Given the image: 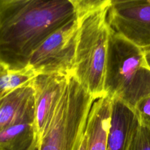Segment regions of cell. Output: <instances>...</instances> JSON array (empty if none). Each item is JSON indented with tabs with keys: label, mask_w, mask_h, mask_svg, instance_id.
<instances>
[{
	"label": "cell",
	"mask_w": 150,
	"mask_h": 150,
	"mask_svg": "<svg viewBox=\"0 0 150 150\" xmlns=\"http://www.w3.org/2000/svg\"><path fill=\"white\" fill-rule=\"evenodd\" d=\"M143 53H144V59H145L147 67L150 70V46L145 48V49H143Z\"/></svg>",
	"instance_id": "5bb4252c"
},
{
	"label": "cell",
	"mask_w": 150,
	"mask_h": 150,
	"mask_svg": "<svg viewBox=\"0 0 150 150\" xmlns=\"http://www.w3.org/2000/svg\"><path fill=\"white\" fill-rule=\"evenodd\" d=\"M27 150H38V139H35V140L34 141V142L32 143V144L31 145L30 147H29Z\"/></svg>",
	"instance_id": "9a60e30c"
},
{
	"label": "cell",
	"mask_w": 150,
	"mask_h": 150,
	"mask_svg": "<svg viewBox=\"0 0 150 150\" xmlns=\"http://www.w3.org/2000/svg\"><path fill=\"white\" fill-rule=\"evenodd\" d=\"M107 20L113 30L141 49L150 46V0H111Z\"/></svg>",
	"instance_id": "5b68a950"
},
{
	"label": "cell",
	"mask_w": 150,
	"mask_h": 150,
	"mask_svg": "<svg viewBox=\"0 0 150 150\" xmlns=\"http://www.w3.org/2000/svg\"><path fill=\"white\" fill-rule=\"evenodd\" d=\"M32 82L0 97V131L29 116L35 115Z\"/></svg>",
	"instance_id": "ba28073f"
},
{
	"label": "cell",
	"mask_w": 150,
	"mask_h": 150,
	"mask_svg": "<svg viewBox=\"0 0 150 150\" xmlns=\"http://www.w3.org/2000/svg\"><path fill=\"white\" fill-rule=\"evenodd\" d=\"M75 16L71 0H0V64L24 69L44 40Z\"/></svg>",
	"instance_id": "6da1fadb"
},
{
	"label": "cell",
	"mask_w": 150,
	"mask_h": 150,
	"mask_svg": "<svg viewBox=\"0 0 150 150\" xmlns=\"http://www.w3.org/2000/svg\"><path fill=\"white\" fill-rule=\"evenodd\" d=\"M141 124L150 129V95L138 101L134 107Z\"/></svg>",
	"instance_id": "4fadbf2b"
},
{
	"label": "cell",
	"mask_w": 150,
	"mask_h": 150,
	"mask_svg": "<svg viewBox=\"0 0 150 150\" xmlns=\"http://www.w3.org/2000/svg\"><path fill=\"white\" fill-rule=\"evenodd\" d=\"M110 3L76 16L79 33L72 76L95 100L106 96L104 76L110 32L107 16Z\"/></svg>",
	"instance_id": "7a4b0ae2"
},
{
	"label": "cell",
	"mask_w": 150,
	"mask_h": 150,
	"mask_svg": "<svg viewBox=\"0 0 150 150\" xmlns=\"http://www.w3.org/2000/svg\"><path fill=\"white\" fill-rule=\"evenodd\" d=\"M106 96L116 98L134 109L150 95V70L143 50L110 28L104 84Z\"/></svg>",
	"instance_id": "3957f363"
},
{
	"label": "cell",
	"mask_w": 150,
	"mask_h": 150,
	"mask_svg": "<svg viewBox=\"0 0 150 150\" xmlns=\"http://www.w3.org/2000/svg\"><path fill=\"white\" fill-rule=\"evenodd\" d=\"M127 150H150V129L140 122Z\"/></svg>",
	"instance_id": "7c38bea8"
},
{
	"label": "cell",
	"mask_w": 150,
	"mask_h": 150,
	"mask_svg": "<svg viewBox=\"0 0 150 150\" xmlns=\"http://www.w3.org/2000/svg\"><path fill=\"white\" fill-rule=\"evenodd\" d=\"M37 139L35 115L29 116L0 131V150H27Z\"/></svg>",
	"instance_id": "30bf717a"
},
{
	"label": "cell",
	"mask_w": 150,
	"mask_h": 150,
	"mask_svg": "<svg viewBox=\"0 0 150 150\" xmlns=\"http://www.w3.org/2000/svg\"><path fill=\"white\" fill-rule=\"evenodd\" d=\"M4 70H5V68H4V67H3V66H1V64H0V75L1 74V73H2V72L4 71Z\"/></svg>",
	"instance_id": "2e32d148"
},
{
	"label": "cell",
	"mask_w": 150,
	"mask_h": 150,
	"mask_svg": "<svg viewBox=\"0 0 150 150\" xmlns=\"http://www.w3.org/2000/svg\"><path fill=\"white\" fill-rule=\"evenodd\" d=\"M69 76L57 73L38 74L32 81L38 139L41 137L55 111L68 84Z\"/></svg>",
	"instance_id": "8992f818"
},
{
	"label": "cell",
	"mask_w": 150,
	"mask_h": 150,
	"mask_svg": "<svg viewBox=\"0 0 150 150\" xmlns=\"http://www.w3.org/2000/svg\"><path fill=\"white\" fill-rule=\"evenodd\" d=\"M37 75L29 66L15 71L5 69L0 75V97L30 83Z\"/></svg>",
	"instance_id": "8fae6325"
},
{
	"label": "cell",
	"mask_w": 150,
	"mask_h": 150,
	"mask_svg": "<svg viewBox=\"0 0 150 150\" xmlns=\"http://www.w3.org/2000/svg\"><path fill=\"white\" fill-rule=\"evenodd\" d=\"M78 33L79 21L75 16L32 53L28 66L37 74L73 75Z\"/></svg>",
	"instance_id": "277c9868"
},
{
	"label": "cell",
	"mask_w": 150,
	"mask_h": 150,
	"mask_svg": "<svg viewBox=\"0 0 150 150\" xmlns=\"http://www.w3.org/2000/svg\"><path fill=\"white\" fill-rule=\"evenodd\" d=\"M112 99L104 96L94 101L85 127L87 150H107Z\"/></svg>",
	"instance_id": "9c48e42d"
},
{
	"label": "cell",
	"mask_w": 150,
	"mask_h": 150,
	"mask_svg": "<svg viewBox=\"0 0 150 150\" xmlns=\"http://www.w3.org/2000/svg\"><path fill=\"white\" fill-rule=\"evenodd\" d=\"M111 99L107 150H127L140 121L133 108L118 98Z\"/></svg>",
	"instance_id": "52a82bcc"
}]
</instances>
